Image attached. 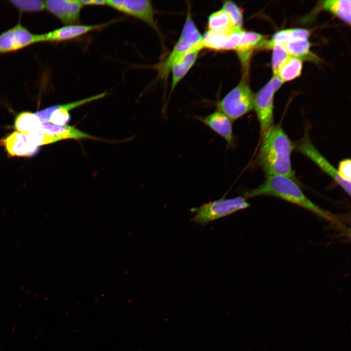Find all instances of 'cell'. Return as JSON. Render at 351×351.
I'll use <instances>...</instances> for the list:
<instances>
[{
  "mask_svg": "<svg viewBox=\"0 0 351 351\" xmlns=\"http://www.w3.org/2000/svg\"><path fill=\"white\" fill-rule=\"evenodd\" d=\"M198 119L222 137L228 144H232L234 138L232 122L224 114L217 111Z\"/></svg>",
  "mask_w": 351,
  "mask_h": 351,
  "instance_id": "obj_15",
  "label": "cell"
},
{
  "mask_svg": "<svg viewBox=\"0 0 351 351\" xmlns=\"http://www.w3.org/2000/svg\"><path fill=\"white\" fill-rule=\"evenodd\" d=\"M0 145L11 156H31L39 150V147L33 145L26 135L17 131L1 139Z\"/></svg>",
  "mask_w": 351,
  "mask_h": 351,
  "instance_id": "obj_14",
  "label": "cell"
},
{
  "mask_svg": "<svg viewBox=\"0 0 351 351\" xmlns=\"http://www.w3.org/2000/svg\"><path fill=\"white\" fill-rule=\"evenodd\" d=\"M250 206L246 198L242 196L231 198H221L204 203L199 207L191 208L190 211L195 213V215L190 221L205 226L210 222L247 209Z\"/></svg>",
  "mask_w": 351,
  "mask_h": 351,
  "instance_id": "obj_3",
  "label": "cell"
},
{
  "mask_svg": "<svg viewBox=\"0 0 351 351\" xmlns=\"http://www.w3.org/2000/svg\"><path fill=\"white\" fill-rule=\"evenodd\" d=\"M288 54L294 58L302 59H315L310 51L311 44L308 39H292L283 45Z\"/></svg>",
  "mask_w": 351,
  "mask_h": 351,
  "instance_id": "obj_19",
  "label": "cell"
},
{
  "mask_svg": "<svg viewBox=\"0 0 351 351\" xmlns=\"http://www.w3.org/2000/svg\"><path fill=\"white\" fill-rule=\"evenodd\" d=\"M41 122L35 114L23 112L19 114L15 119V127L19 132L25 135L30 131L41 127Z\"/></svg>",
  "mask_w": 351,
  "mask_h": 351,
  "instance_id": "obj_22",
  "label": "cell"
},
{
  "mask_svg": "<svg viewBox=\"0 0 351 351\" xmlns=\"http://www.w3.org/2000/svg\"><path fill=\"white\" fill-rule=\"evenodd\" d=\"M107 23L96 25L73 24L65 25L49 32L36 35V43L58 42L70 40L93 30L101 28Z\"/></svg>",
  "mask_w": 351,
  "mask_h": 351,
  "instance_id": "obj_13",
  "label": "cell"
},
{
  "mask_svg": "<svg viewBox=\"0 0 351 351\" xmlns=\"http://www.w3.org/2000/svg\"><path fill=\"white\" fill-rule=\"evenodd\" d=\"M254 98L246 79H242L219 101V111L232 121L236 120L252 110Z\"/></svg>",
  "mask_w": 351,
  "mask_h": 351,
  "instance_id": "obj_4",
  "label": "cell"
},
{
  "mask_svg": "<svg viewBox=\"0 0 351 351\" xmlns=\"http://www.w3.org/2000/svg\"><path fill=\"white\" fill-rule=\"evenodd\" d=\"M351 4L350 0H328L323 1L322 7L350 25Z\"/></svg>",
  "mask_w": 351,
  "mask_h": 351,
  "instance_id": "obj_20",
  "label": "cell"
},
{
  "mask_svg": "<svg viewBox=\"0 0 351 351\" xmlns=\"http://www.w3.org/2000/svg\"><path fill=\"white\" fill-rule=\"evenodd\" d=\"M105 95V93H102L77 101L54 105L37 112V115L42 122L48 121L56 125H65L70 120L69 112L71 110L82 105L100 99Z\"/></svg>",
  "mask_w": 351,
  "mask_h": 351,
  "instance_id": "obj_9",
  "label": "cell"
},
{
  "mask_svg": "<svg viewBox=\"0 0 351 351\" xmlns=\"http://www.w3.org/2000/svg\"><path fill=\"white\" fill-rule=\"evenodd\" d=\"M83 6L84 5H106V0H80Z\"/></svg>",
  "mask_w": 351,
  "mask_h": 351,
  "instance_id": "obj_29",
  "label": "cell"
},
{
  "mask_svg": "<svg viewBox=\"0 0 351 351\" xmlns=\"http://www.w3.org/2000/svg\"><path fill=\"white\" fill-rule=\"evenodd\" d=\"M229 16L234 25L242 29L243 15L240 8L232 1H225L222 8Z\"/></svg>",
  "mask_w": 351,
  "mask_h": 351,
  "instance_id": "obj_27",
  "label": "cell"
},
{
  "mask_svg": "<svg viewBox=\"0 0 351 351\" xmlns=\"http://www.w3.org/2000/svg\"><path fill=\"white\" fill-rule=\"evenodd\" d=\"M302 69V61L297 58L290 57L280 67L276 76L284 83L299 77Z\"/></svg>",
  "mask_w": 351,
  "mask_h": 351,
  "instance_id": "obj_21",
  "label": "cell"
},
{
  "mask_svg": "<svg viewBox=\"0 0 351 351\" xmlns=\"http://www.w3.org/2000/svg\"><path fill=\"white\" fill-rule=\"evenodd\" d=\"M272 67L273 76H276L281 65L291 57L281 45H275L272 48Z\"/></svg>",
  "mask_w": 351,
  "mask_h": 351,
  "instance_id": "obj_26",
  "label": "cell"
},
{
  "mask_svg": "<svg viewBox=\"0 0 351 351\" xmlns=\"http://www.w3.org/2000/svg\"><path fill=\"white\" fill-rule=\"evenodd\" d=\"M234 28H238L234 25L228 14L222 9L214 12L209 17L208 30H225Z\"/></svg>",
  "mask_w": 351,
  "mask_h": 351,
  "instance_id": "obj_23",
  "label": "cell"
},
{
  "mask_svg": "<svg viewBox=\"0 0 351 351\" xmlns=\"http://www.w3.org/2000/svg\"><path fill=\"white\" fill-rule=\"evenodd\" d=\"M106 5L156 28L154 9L150 0H106Z\"/></svg>",
  "mask_w": 351,
  "mask_h": 351,
  "instance_id": "obj_8",
  "label": "cell"
},
{
  "mask_svg": "<svg viewBox=\"0 0 351 351\" xmlns=\"http://www.w3.org/2000/svg\"><path fill=\"white\" fill-rule=\"evenodd\" d=\"M270 195L284 199L315 214L335 225L340 224L342 217L317 205L303 193L295 181L282 176H267L266 180L258 187L246 192L244 197Z\"/></svg>",
  "mask_w": 351,
  "mask_h": 351,
  "instance_id": "obj_2",
  "label": "cell"
},
{
  "mask_svg": "<svg viewBox=\"0 0 351 351\" xmlns=\"http://www.w3.org/2000/svg\"><path fill=\"white\" fill-rule=\"evenodd\" d=\"M201 43L202 36L194 21L191 19L186 20L177 42L161 67V76H167L175 60L194 46Z\"/></svg>",
  "mask_w": 351,
  "mask_h": 351,
  "instance_id": "obj_6",
  "label": "cell"
},
{
  "mask_svg": "<svg viewBox=\"0 0 351 351\" xmlns=\"http://www.w3.org/2000/svg\"><path fill=\"white\" fill-rule=\"evenodd\" d=\"M265 39V37L260 34L244 31L240 43L235 51L245 69L248 67L252 52Z\"/></svg>",
  "mask_w": 351,
  "mask_h": 351,
  "instance_id": "obj_18",
  "label": "cell"
},
{
  "mask_svg": "<svg viewBox=\"0 0 351 351\" xmlns=\"http://www.w3.org/2000/svg\"><path fill=\"white\" fill-rule=\"evenodd\" d=\"M9 1L23 13L40 12L45 9L44 1L40 0H11Z\"/></svg>",
  "mask_w": 351,
  "mask_h": 351,
  "instance_id": "obj_24",
  "label": "cell"
},
{
  "mask_svg": "<svg viewBox=\"0 0 351 351\" xmlns=\"http://www.w3.org/2000/svg\"><path fill=\"white\" fill-rule=\"evenodd\" d=\"M337 173L341 178L344 181L351 182V162L350 159L341 161L338 165Z\"/></svg>",
  "mask_w": 351,
  "mask_h": 351,
  "instance_id": "obj_28",
  "label": "cell"
},
{
  "mask_svg": "<svg viewBox=\"0 0 351 351\" xmlns=\"http://www.w3.org/2000/svg\"><path fill=\"white\" fill-rule=\"evenodd\" d=\"M244 30L231 28L225 30H208L202 37L203 47L213 50H231L236 49Z\"/></svg>",
  "mask_w": 351,
  "mask_h": 351,
  "instance_id": "obj_7",
  "label": "cell"
},
{
  "mask_svg": "<svg viewBox=\"0 0 351 351\" xmlns=\"http://www.w3.org/2000/svg\"><path fill=\"white\" fill-rule=\"evenodd\" d=\"M258 162L267 176H282L295 181L291 161L293 145L280 125H272L262 135Z\"/></svg>",
  "mask_w": 351,
  "mask_h": 351,
  "instance_id": "obj_1",
  "label": "cell"
},
{
  "mask_svg": "<svg viewBox=\"0 0 351 351\" xmlns=\"http://www.w3.org/2000/svg\"><path fill=\"white\" fill-rule=\"evenodd\" d=\"M41 129L45 134L57 137L59 140L65 139H101L89 135L74 127L67 125H56L50 122H41Z\"/></svg>",
  "mask_w": 351,
  "mask_h": 351,
  "instance_id": "obj_17",
  "label": "cell"
},
{
  "mask_svg": "<svg viewBox=\"0 0 351 351\" xmlns=\"http://www.w3.org/2000/svg\"><path fill=\"white\" fill-rule=\"evenodd\" d=\"M297 149L300 152L314 162L350 195L351 182L340 178L335 168L320 153L308 137H306L298 144Z\"/></svg>",
  "mask_w": 351,
  "mask_h": 351,
  "instance_id": "obj_11",
  "label": "cell"
},
{
  "mask_svg": "<svg viewBox=\"0 0 351 351\" xmlns=\"http://www.w3.org/2000/svg\"><path fill=\"white\" fill-rule=\"evenodd\" d=\"M45 9L56 17L65 25L76 24L83 6L78 0H49L44 1Z\"/></svg>",
  "mask_w": 351,
  "mask_h": 351,
  "instance_id": "obj_12",
  "label": "cell"
},
{
  "mask_svg": "<svg viewBox=\"0 0 351 351\" xmlns=\"http://www.w3.org/2000/svg\"><path fill=\"white\" fill-rule=\"evenodd\" d=\"M26 136L30 141L37 147L59 141L57 137L44 133L41 127L29 131Z\"/></svg>",
  "mask_w": 351,
  "mask_h": 351,
  "instance_id": "obj_25",
  "label": "cell"
},
{
  "mask_svg": "<svg viewBox=\"0 0 351 351\" xmlns=\"http://www.w3.org/2000/svg\"><path fill=\"white\" fill-rule=\"evenodd\" d=\"M203 48V44L195 45L178 58L172 64V90L185 76L195 63L199 51Z\"/></svg>",
  "mask_w": 351,
  "mask_h": 351,
  "instance_id": "obj_16",
  "label": "cell"
},
{
  "mask_svg": "<svg viewBox=\"0 0 351 351\" xmlns=\"http://www.w3.org/2000/svg\"><path fill=\"white\" fill-rule=\"evenodd\" d=\"M36 43V34L18 23L0 34V54L16 51Z\"/></svg>",
  "mask_w": 351,
  "mask_h": 351,
  "instance_id": "obj_10",
  "label": "cell"
},
{
  "mask_svg": "<svg viewBox=\"0 0 351 351\" xmlns=\"http://www.w3.org/2000/svg\"><path fill=\"white\" fill-rule=\"evenodd\" d=\"M283 83L277 76H273L254 96V108L259 123L261 136L273 125L274 95Z\"/></svg>",
  "mask_w": 351,
  "mask_h": 351,
  "instance_id": "obj_5",
  "label": "cell"
}]
</instances>
